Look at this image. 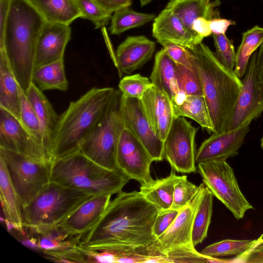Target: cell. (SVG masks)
I'll return each mask as SVG.
<instances>
[{
	"label": "cell",
	"instance_id": "1",
	"mask_svg": "<svg viewBox=\"0 0 263 263\" xmlns=\"http://www.w3.org/2000/svg\"><path fill=\"white\" fill-rule=\"evenodd\" d=\"M160 209L138 191L120 192L82 237L89 249L118 255H154L153 227Z\"/></svg>",
	"mask_w": 263,
	"mask_h": 263
},
{
	"label": "cell",
	"instance_id": "2",
	"mask_svg": "<svg viewBox=\"0 0 263 263\" xmlns=\"http://www.w3.org/2000/svg\"><path fill=\"white\" fill-rule=\"evenodd\" d=\"M45 22L27 0H11L0 48L5 49L17 83L25 94L32 83L36 44Z\"/></svg>",
	"mask_w": 263,
	"mask_h": 263
},
{
	"label": "cell",
	"instance_id": "3",
	"mask_svg": "<svg viewBox=\"0 0 263 263\" xmlns=\"http://www.w3.org/2000/svg\"><path fill=\"white\" fill-rule=\"evenodd\" d=\"M189 49L201 79L213 133L220 134L226 130L242 81L234 71L224 67L205 44L201 43Z\"/></svg>",
	"mask_w": 263,
	"mask_h": 263
},
{
	"label": "cell",
	"instance_id": "4",
	"mask_svg": "<svg viewBox=\"0 0 263 263\" xmlns=\"http://www.w3.org/2000/svg\"><path fill=\"white\" fill-rule=\"evenodd\" d=\"M116 91L113 87H93L70 102L59 116L53 140V160L80 151Z\"/></svg>",
	"mask_w": 263,
	"mask_h": 263
},
{
	"label": "cell",
	"instance_id": "5",
	"mask_svg": "<svg viewBox=\"0 0 263 263\" xmlns=\"http://www.w3.org/2000/svg\"><path fill=\"white\" fill-rule=\"evenodd\" d=\"M130 180L120 170L105 168L80 151L51 164L50 181L94 196L119 193Z\"/></svg>",
	"mask_w": 263,
	"mask_h": 263
},
{
	"label": "cell",
	"instance_id": "6",
	"mask_svg": "<svg viewBox=\"0 0 263 263\" xmlns=\"http://www.w3.org/2000/svg\"><path fill=\"white\" fill-rule=\"evenodd\" d=\"M93 196L88 193L50 181L22 209L23 226L35 233L57 227Z\"/></svg>",
	"mask_w": 263,
	"mask_h": 263
},
{
	"label": "cell",
	"instance_id": "7",
	"mask_svg": "<svg viewBox=\"0 0 263 263\" xmlns=\"http://www.w3.org/2000/svg\"><path fill=\"white\" fill-rule=\"evenodd\" d=\"M205 185L199 189L192 200L180 210L169 228L158 237L150 248L156 255H163L169 262H209L210 257L198 252L192 241L194 220Z\"/></svg>",
	"mask_w": 263,
	"mask_h": 263
},
{
	"label": "cell",
	"instance_id": "8",
	"mask_svg": "<svg viewBox=\"0 0 263 263\" xmlns=\"http://www.w3.org/2000/svg\"><path fill=\"white\" fill-rule=\"evenodd\" d=\"M121 95L117 90L106 111L79 151L97 164L112 170L118 169L117 151L120 136L125 127L119 110Z\"/></svg>",
	"mask_w": 263,
	"mask_h": 263
},
{
	"label": "cell",
	"instance_id": "9",
	"mask_svg": "<svg viewBox=\"0 0 263 263\" xmlns=\"http://www.w3.org/2000/svg\"><path fill=\"white\" fill-rule=\"evenodd\" d=\"M22 208L29 203L50 182L51 164L0 147Z\"/></svg>",
	"mask_w": 263,
	"mask_h": 263
},
{
	"label": "cell",
	"instance_id": "10",
	"mask_svg": "<svg viewBox=\"0 0 263 263\" xmlns=\"http://www.w3.org/2000/svg\"><path fill=\"white\" fill-rule=\"evenodd\" d=\"M198 168L205 186L236 219L243 218L247 211L253 209L240 191L233 170L226 160L200 162Z\"/></svg>",
	"mask_w": 263,
	"mask_h": 263
},
{
	"label": "cell",
	"instance_id": "11",
	"mask_svg": "<svg viewBox=\"0 0 263 263\" xmlns=\"http://www.w3.org/2000/svg\"><path fill=\"white\" fill-rule=\"evenodd\" d=\"M198 129L184 117L174 118L164 141V157L175 171L196 172L195 136Z\"/></svg>",
	"mask_w": 263,
	"mask_h": 263
},
{
	"label": "cell",
	"instance_id": "12",
	"mask_svg": "<svg viewBox=\"0 0 263 263\" xmlns=\"http://www.w3.org/2000/svg\"><path fill=\"white\" fill-rule=\"evenodd\" d=\"M256 55L255 51L250 58L241 90L224 132L249 125L263 112V85L256 72Z\"/></svg>",
	"mask_w": 263,
	"mask_h": 263
},
{
	"label": "cell",
	"instance_id": "13",
	"mask_svg": "<svg viewBox=\"0 0 263 263\" xmlns=\"http://www.w3.org/2000/svg\"><path fill=\"white\" fill-rule=\"evenodd\" d=\"M119 110L125 127L140 141L154 161H162L164 142L155 133L141 100L121 95Z\"/></svg>",
	"mask_w": 263,
	"mask_h": 263
},
{
	"label": "cell",
	"instance_id": "14",
	"mask_svg": "<svg viewBox=\"0 0 263 263\" xmlns=\"http://www.w3.org/2000/svg\"><path fill=\"white\" fill-rule=\"evenodd\" d=\"M116 161L118 169L141 185L153 181L150 167L154 160L140 141L125 127L119 139Z\"/></svg>",
	"mask_w": 263,
	"mask_h": 263
},
{
	"label": "cell",
	"instance_id": "15",
	"mask_svg": "<svg viewBox=\"0 0 263 263\" xmlns=\"http://www.w3.org/2000/svg\"><path fill=\"white\" fill-rule=\"evenodd\" d=\"M0 147L48 163L44 149L12 114L0 107Z\"/></svg>",
	"mask_w": 263,
	"mask_h": 263
},
{
	"label": "cell",
	"instance_id": "16",
	"mask_svg": "<svg viewBox=\"0 0 263 263\" xmlns=\"http://www.w3.org/2000/svg\"><path fill=\"white\" fill-rule=\"evenodd\" d=\"M70 36L69 25L45 22L36 44L34 68L64 60L65 48Z\"/></svg>",
	"mask_w": 263,
	"mask_h": 263
},
{
	"label": "cell",
	"instance_id": "17",
	"mask_svg": "<svg viewBox=\"0 0 263 263\" xmlns=\"http://www.w3.org/2000/svg\"><path fill=\"white\" fill-rule=\"evenodd\" d=\"M250 130V125L238 129L213 134L203 141L196 153V163L226 160L236 156Z\"/></svg>",
	"mask_w": 263,
	"mask_h": 263
},
{
	"label": "cell",
	"instance_id": "18",
	"mask_svg": "<svg viewBox=\"0 0 263 263\" xmlns=\"http://www.w3.org/2000/svg\"><path fill=\"white\" fill-rule=\"evenodd\" d=\"M155 48L156 43L144 35L127 36L116 51L119 77L141 68L151 59Z\"/></svg>",
	"mask_w": 263,
	"mask_h": 263
},
{
	"label": "cell",
	"instance_id": "19",
	"mask_svg": "<svg viewBox=\"0 0 263 263\" xmlns=\"http://www.w3.org/2000/svg\"><path fill=\"white\" fill-rule=\"evenodd\" d=\"M141 101L155 133L164 142L175 118L171 100L164 92L152 85L145 92Z\"/></svg>",
	"mask_w": 263,
	"mask_h": 263
},
{
	"label": "cell",
	"instance_id": "20",
	"mask_svg": "<svg viewBox=\"0 0 263 263\" xmlns=\"http://www.w3.org/2000/svg\"><path fill=\"white\" fill-rule=\"evenodd\" d=\"M152 35L158 43L171 42L188 48L200 44L204 39L189 30L179 17L165 8L154 20Z\"/></svg>",
	"mask_w": 263,
	"mask_h": 263
},
{
	"label": "cell",
	"instance_id": "21",
	"mask_svg": "<svg viewBox=\"0 0 263 263\" xmlns=\"http://www.w3.org/2000/svg\"><path fill=\"white\" fill-rule=\"evenodd\" d=\"M111 195L93 196L73 212L59 226L69 235L82 238L101 218L110 202Z\"/></svg>",
	"mask_w": 263,
	"mask_h": 263
},
{
	"label": "cell",
	"instance_id": "22",
	"mask_svg": "<svg viewBox=\"0 0 263 263\" xmlns=\"http://www.w3.org/2000/svg\"><path fill=\"white\" fill-rule=\"evenodd\" d=\"M26 95L36 114L42 132L44 148L52 162L54 137L60 116L43 91L33 82Z\"/></svg>",
	"mask_w": 263,
	"mask_h": 263
},
{
	"label": "cell",
	"instance_id": "23",
	"mask_svg": "<svg viewBox=\"0 0 263 263\" xmlns=\"http://www.w3.org/2000/svg\"><path fill=\"white\" fill-rule=\"evenodd\" d=\"M149 80L153 85L164 92L172 104L179 103L184 95L181 93L177 82L176 63L164 48L155 54Z\"/></svg>",
	"mask_w": 263,
	"mask_h": 263
},
{
	"label": "cell",
	"instance_id": "24",
	"mask_svg": "<svg viewBox=\"0 0 263 263\" xmlns=\"http://www.w3.org/2000/svg\"><path fill=\"white\" fill-rule=\"evenodd\" d=\"M220 0H170L165 8L174 13L191 31L193 22L198 17L208 20L220 17L217 8Z\"/></svg>",
	"mask_w": 263,
	"mask_h": 263
},
{
	"label": "cell",
	"instance_id": "25",
	"mask_svg": "<svg viewBox=\"0 0 263 263\" xmlns=\"http://www.w3.org/2000/svg\"><path fill=\"white\" fill-rule=\"evenodd\" d=\"M19 85L4 48H0V107L20 121Z\"/></svg>",
	"mask_w": 263,
	"mask_h": 263
},
{
	"label": "cell",
	"instance_id": "26",
	"mask_svg": "<svg viewBox=\"0 0 263 263\" xmlns=\"http://www.w3.org/2000/svg\"><path fill=\"white\" fill-rule=\"evenodd\" d=\"M46 22L69 25L82 13L77 0H27Z\"/></svg>",
	"mask_w": 263,
	"mask_h": 263
},
{
	"label": "cell",
	"instance_id": "27",
	"mask_svg": "<svg viewBox=\"0 0 263 263\" xmlns=\"http://www.w3.org/2000/svg\"><path fill=\"white\" fill-rule=\"evenodd\" d=\"M0 199L5 221L24 233L22 206L3 160L0 158Z\"/></svg>",
	"mask_w": 263,
	"mask_h": 263
},
{
	"label": "cell",
	"instance_id": "28",
	"mask_svg": "<svg viewBox=\"0 0 263 263\" xmlns=\"http://www.w3.org/2000/svg\"><path fill=\"white\" fill-rule=\"evenodd\" d=\"M183 176L177 175L172 168L165 178L153 180L146 184L141 185L140 192L149 202L161 210L171 208L175 184Z\"/></svg>",
	"mask_w": 263,
	"mask_h": 263
},
{
	"label": "cell",
	"instance_id": "29",
	"mask_svg": "<svg viewBox=\"0 0 263 263\" xmlns=\"http://www.w3.org/2000/svg\"><path fill=\"white\" fill-rule=\"evenodd\" d=\"M175 118L187 117L196 121L209 134L213 132V127L209 111L203 96H184L177 104L173 103Z\"/></svg>",
	"mask_w": 263,
	"mask_h": 263
},
{
	"label": "cell",
	"instance_id": "30",
	"mask_svg": "<svg viewBox=\"0 0 263 263\" xmlns=\"http://www.w3.org/2000/svg\"><path fill=\"white\" fill-rule=\"evenodd\" d=\"M32 80L42 91L47 90L66 91L68 88V82L66 77L64 60L34 68Z\"/></svg>",
	"mask_w": 263,
	"mask_h": 263
},
{
	"label": "cell",
	"instance_id": "31",
	"mask_svg": "<svg viewBox=\"0 0 263 263\" xmlns=\"http://www.w3.org/2000/svg\"><path fill=\"white\" fill-rule=\"evenodd\" d=\"M263 42V28L255 26L242 34L241 43L236 52L234 72L240 79L243 77L252 54Z\"/></svg>",
	"mask_w": 263,
	"mask_h": 263
},
{
	"label": "cell",
	"instance_id": "32",
	"mask_svg": "<svg viewBox=\"0 0 263 263\" xmlns=\"http://www.w3.org/2000/svg\"><path fill=\"white\" fill-rule=\"evenodd\" d=\"M155 17L153 13L139 12L130 6L124 7L112 14L109 30L111 34L120 35L127 30L139 27L151 22Z\"/></svg>",
	"mask_w": 263,
	"mask_h": 263
},
{
	"label": "cell",
	"instance_id": "33",
	"mask_svg": "<svg viewBox=\"0 0 263 263\" xmlns=\"http://www.w3.org/2000/svg\"><path fill=\"white\" fill-rule=\"evenodd\" d=\"M213 197V194L205 186L194 220L192 241L195 246L207 237L212 215Z\"/></svg>",
	"mask_w": 263,
	"mask_h": 263
},
{
	"label": "cell",
	"instance_id": "34",
	"mask_svg": "<svg viewBox=\"0 0 263 263\" xmlns=\"http://www.w3.org/2000/svg\"><path fill=\"white\" fill-rule=\"evenodd\" d=\"M19 96L20 121L36 142L42 147L46 153L43 145L42 132L36 114L20 86H19Z\"/></svg>",
	"mask_w": 263,
	"mask_h": 263
},
{
	"label": "cell",
	"instance_id": "35",
	"mask_svg": "<svg viewBox=\"0 0 263 263\" xmlns=\"http://www.w3.org/2000/svg\"><path fill=\"white\" fill-rule=\"evenodd\" d=\"M254 241V239H224L206 247L200 253L214 258L236 256L247 249Z\"/></svg>",
	"mask_w": 263,
	"mask_h": 263
},
{
	"label": "cell",
	"instance_id": "36",
	"mask_svg": "<svg viewBox=\"0 0 263 263\" xmlns=\"http://www.w3.org/2000/svg\"><path fill=\"white\" fill-rule=\"evenodd\" d=\"M176 76L181 93L203 96L201 79L195 66L191 69L176 63Z\"/></svg>",
	"mask_w": 263,
	"mask_h": 263
},
{
	"label": "cell",
	"instance_id": "37",
	"mask_svg": "<svg viewBox=\"0 0 263 263\" xmlns=\"http://www.w3.org/2000/svg\"><path fill=\"white\" fill-rule=\"evenodd\" d=\"M152 85L149 79L137 73L123 77L119 83V88L122 96L141 100Z\"/></svg>",
	"mask_w": 263,
	"mask_h": 263
},
{
	"label": "cell",
	"instance_id": "38",
	"mask_svg": "<svg viewBox=\"0 0 263 263\" xmlns=\"http://www.w3.org/2000/svg\"><path fill=\"white\" fill-rule=\"evenodd\" d=\"M212 34L215 47V56L224 67L234 71L236 52L233 40H229L225 34Z\"/></svg>",
	"mask_w": 263,
	"mask_h": 263
},
{
	"label": "cell",
	"instance_id": "39",
	"mask_svg": "<svg viewBox=\"0 0 263 263\" xmlns=\"http://www.w3.org/2000/svg\"><path fill=\"white\" fill-rule=\"evenodd\" d=\"M82 13L81 18L91 21L96 29L103 28L109 24L112 14L100 7L93 0H77Z\"/></svg>",
	"mask_w": 263,
	"mask_h": 263
},
{
	"label": "cell",
	"instance_id": "40",
	"mask_svg": "<svg viewBox=\"0 0 263 263\" xmlns=\"http://www.w3.org/2000/svg\"><path fill=\"white\" fill-rule=\"evenodd\" d=\"M199 189V186L191 183L187 180L186 175H183L175 184L171 208L179 210L181 209L192 200Z\"/></svg>",
	"mask_w": 263,
	"mask_h": 263
},
{
	"label": "cell",
	"instance_id": "41",
	"mask_svg": "<svg viewBox=\"0 0 263 263\" xmlns=\"http://www.w3.org/2000/svg\"><path fill=\"white\" fill-rule=\"evenodd\" d=\"M225 262L263 263V234L243 253L231 258L225 259Z\"/></svg>",
	"mask_w": 263,
	"mask_h": 263
},
{
	"label": "cell",
	"instance_id": "42",
	"mask_svg": "<svg viewBox=\"0 0 263 263\" xmlns=\"http://www.w3.org/2000/svg\"><path fill=\"white\" fill-rule=\"evenodd\" d=\"M164 48L168 55L176 64H179L189 68H194L188 48L167 41L159 43Z\"/></svg>",
	"mask_w": 263,
	"mask_h": 263
},
{
	"label": "cell",
	"instance_id": "43",
	"mask_svg": "<svg viewBox=\"0 0 263 263\" xmlns=\"http://www.w3.org/2000/svg\"><path fill=\"white\" fill-rule=\"evenodd\" d=\"M179 211L172 208L160 210L153 227V233L156 239L169 228Z\"/></svg>",
	"mask_w": 263,
	"mask_h": 263
},
{
	"label": "cell",
	"instance_id": "44",
	"mask_svg": "<svg viewBox=\"0 0 263 263\" xmlns=\"http://www.w3.org/2000/svg\"><path fill=\"white\" fill-rule=\"evenodd\" d=\"M103 10L112 14L116 11L130 6L132 0H93Z\"/></svg>",
	"mask_w": 263,
	"mask_h": 263
},
{
	"label": "cell",
	"instance_id": "45",
	"mask_svg": "<svg viewBox=\"0 0 263 263\" xmlns=\"http://www.w3.org/2000/svg\"><path fill=\"white\" fill-rule=\"evenodd\" d=\"M209 21L212 34H225L229 26L236 24L233 21L222 18L220 17L214 18Z\"/></svg>",
	"mask_w": 263,
	"mask_h": 263
},
{
	"label": "cell",
	"instance_id": "46",
	"mask_svg": "<svg viewBox=\"0 0 263 263\" xmlns=\"http://www.w3.org/2000/svg\"><path fill=\"white\" fill-rule=\"evenodd\" d=\"M11 0H0V44L3 42Z\"/></svg>",
	"mask_w": 263,
	"mask_h": 263
},
{
	"label": "cell",
	"instance_id": "47",
	"mask_svg": "<svg viewBox=\"0 0 263 263\" xmlns=\"http://www.w3.org/2000/svg\"><path fill=\"white\" fill-rule=\"evenodd\" d=\"M192 29L203 38L208 37L212 34L210 21L204 17H198L193 23Z\"/></svg>",
	"mask_w": 263,
	"mask_h": 263
},
{
	"label": "cell",
	"instance_id": "48",
	"mask_svg": "<svg viewBox=\"0 0 263 263\" xmlns=\"http://www.w3.org/2000/svg\"><path fill=\"white\" fill-rule=\"evenodd\" d=\"M259 47L256 59L255 69L257 77L263 85V42Z\"/></svg>",
	"mask_w": 263,
	"mask_h": 263
},
{
	"label": "cell",
	"instance_id": "49",
	"mask_svg": "<svg viewBox=\"0 0 263 263\" xmlns=\"http://www.w3.org/2000/svg\"><path fill=\"white\" fill-rule=\"evenodd\" d=\"M22 243L25 246L32 249L39 248L38 242L34 239L24 240L22 241Z\"/></svg>",
	"mask_w": 263,
	"mask_h": 263
},
{
	"label": "cell",
	"instance_id": "50",
	"mask_svg": "<svg viewBox=\"0 0 263 263\" xmlns=\"http://www.w3.org/2000/svg\"><path fill=\"white\" fill-rule=\"evenodd\" d=\"M153 1H154V0H140V2L141 6H144L147 5L148 4H149Z\"/></svg>",
	"mask_w": 263,
	"mask_h": 263
},
{
	"label": "cell",
	"instance_id": "51",
	"mask_svg": "<svg viewBox=\"0 0 263 263\" xmlns=\"http://www.w3.org/2000/svg\"><path fill=\"white\" fill-rule=\"evenodd\" d=\"M261 146L262 148L263 149V136L261 139Z\"/></svg>",
	"mask_w": 263,
	"mask_h": 263
},
{
	"label": "cell",
	"instance_id": "52",
	"mask_svg": "<svg viewBox=\"0 0 263 263\" xmlns=\"http://www.w3.org/2000/svg\"><path fill=\"white\" fill-rule=\"evenodd\" d=\"M263 1V0H262Z\"/></svg>",
	"mask_w": 263,
	"mask_h": 263
}]
</instances>
